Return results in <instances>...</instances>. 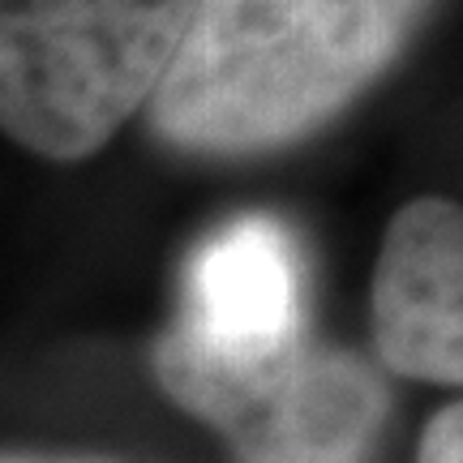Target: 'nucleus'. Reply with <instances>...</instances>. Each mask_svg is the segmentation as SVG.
I'll list each match as a JSON object with an SVG mask.
<instances>
[{"instance_id": "f257e3e1", "label": "nucleus", "mask_w": 463, "mask_h": 463, "mask_svg": "<svg viewBox=\"0 0 463 463\" xmlns=\"http://www.w3.org/2000/svg\"><path fill=\"white\" fill-rule=\"evenodd\" d=\"M442 0H198L159 90L155 137L266 155L326 129L391 73Z\"/></svg>"}, {"instance_id": "f03ea898", "label": "nucleus", "mask_w": 463, "mask_h": 463, "mask_svg": "<svg viewBox=\"0 0 463 463\" xmlns=\"http://www.w3.org/2000/svg\"><path fill=\"white\" fill-rule=\"evenodd\" d=\"M198 0H0V133L52 164L99 155L159 90Z\"/></svg>"}, {"instance_id": "7ed1b4c3", "label": "nucleus", "mask_w": 463, "mask_h": 463, "mask_svg": "<svg viewBox=\"0 0 463 463\" xmlns=\"http://www.w3.org/2000/svg\"><path fill=\"white\" fill-rule=\"evenodd\" d=\"M150 369L236 463H373L391 420L382 364L352 347L300 339L270 361L215 364L159 335Z\"/></svg>"}, {"instance_id": "20e7f679", "label": "nucleus", "mask_w": 463, "mask_h": 463, "mask_svg": "<svg viewBox=\"0 0 463 463\" xmlns=\"http://www.w3.org/2000/svg\"><path fill=\"white\" fill-rule=\"evenodd\" d=\"M215 364L270 361L305 339V249L279 215L245 211L202 236L181 279V314L164 331Z\"/></svg>"}, {"instance_id": "39448f33", "label": "nucleus", "mask_w": 463, "mask_h": 463, "mask_svg": "<svg viewBox=\"0 0 463 463\" xmlns=\"http://www.w3.org/2000/svg\"><path fill=\"white\" fill-rule=\"evenodd\" d=\"M373 347L382 373L463 386V206L412 198L386 223L373 262Z\"/></svg>"}, {"instance_id": "423d86ee", "label": "nucleus", "mask_w": 463, "mask_h": 463, "mask_svg": "<svg viewBox=\"0 0 463 463\" xmlns=\"http://www.w3.org/2000/svg\"><path fill=\"white\" fill-rule=\"evenodd\" d=\"M416 463H463V399L430 416L416 442Z\"/></svg>"}, {"instance_id": "0eeeda50", "label": "nucleus", "mask_w": 463, "mask_h": 463, "mask_svg": "<svg viewBox=\"0 0 463 463\" xmlns=\"http://www.w3.org/2000/svg\"><path fill=\"white\" fill-rule=\"evenodd\" d=\"M0 463H112L95 455H56V450H0Z\"/></svg>"}]
</instances>
